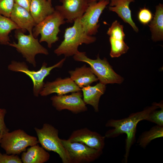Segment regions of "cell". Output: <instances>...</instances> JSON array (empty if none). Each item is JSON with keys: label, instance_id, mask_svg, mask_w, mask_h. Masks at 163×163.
Returning a JSON list of instances; mask_svg holds the SVG:
<instances>
[{"label": "cell", "instance_id": "cell-1", "mask_svg": "<svg viewBox=\"0 0 163 163\" xmlns=\"http://www.w3.org/2000/svg\"><path fill=\"white\" fill-rule=\"evenodd\" d=\"M159 108L154 103L152 106L148 107L142 111L132 113L126 118L119 120L110 119L106 123V126L113 128L106 132L104 136L105 138H115L123 134L126 135L124 155L125 163L127 162L130 148L135 142L138 123L142 120H147L150 113Z\"/></svg>", "mask_w": 163, "mask_h": 163}, {"label": "cell", "instance_id": "cell-2", "mask_svg": "<svg viewBox=\"0 0 163 163\" xmlns=\"http://www.w3.org/2000/svg\"><path fill=\"white\" fill-rule=\"evenodd\" d=\"M64 39L54 50L57 56L63 55L66 57L73 56L78 52V46L82 44H89L96 41L95 37L88 35L81 24L80 19L74 21L72 26L65 30Z\"/></svg>", "mask_w": 163, "mask_h": 163}, {"label": "cell", "instance_id": "cell-3", "mask_svg": "<svg viewBox=\"0 0 163 163\" xmlns=\"http://www.w3.org/2000/svg\"><path fill=\"white\" fill-rule=\"evenodd\" d=\"M76 61L85 62L90 66L93 73L99 82L107 85L109 84H121L123 78L117 74L113 70L107 59H101L98 55L95 59L88 57L85 52H78L73 57Z\"/></svg>", "mask_w": 163, "mask_h": 163}, {"label": "cell", "instance_id": "cell-4", "mask_svg": "<svg viewBox=\"0 0 163 163\" xmlns=\"http://www.w3.org/2000/svg\"><path fill=\"white\" fill-rule=\"evenodd\" d=\"M14 36L18 43H10L8 45L15 48L34 67L36 66L35 57L37 54H49L47 50L40 44L38 39L34 37L32 34L26 35L21 30L18 29L15 30Z\"/></svg>", "mask_w": 163, "mask_h": 163}, {"label": "cell", "instance_id": "cell-5", "mask_svg": "<svg viewBox=\"0 0 163 163\" xmlns=\"http://www.w3.org/2000/svg\"><path fill=\"white\" fill-rule=\"evenodd\" d=\"M65 19L60 13L55 10L52 14L36 24L33 29L32 34L36 38L40 34V43L46 42L48 47L50 48L59 40L57 36L60 31L59 27L66 23Z\"/></svg>", "mask_w": 163, "mask_h": 163}, {"label": "cell", "instance_id": "cell-6", "mask_svg": "<svg viewBox=\"0 0 163 163\" xmlns=\"http://www.w3.org/2000/svg\"><path fill=\"white\" fill-rule=\"evenodd\" d=\"M38 142L45 150L57 153L63 163H70L68 153L59 137V130L52 125L43 124L41 129L35 127Z\"/></svg>", "mask_w": 163, "mask_h": 163}, {"label": "cell", "instance_id": "cell-7", "mask_svg": "<svg viewBox=\"0 0 163 163\" xmlns=\"http://www.w3.org/2000/svg\"><path fill=\"white\" fill-rule=\"evenodd\" d=\"M66 59L63 58L55 65L47 67V64L43 63L40 69L35 71L29 69L28 67L24 62H20L13 60L8 66V69L15 72L24 73L29 77L33 84V93L35 97H38L42 90L45 83V78L50 74L51 71L54 69L62 67Z\"/></svg>", "mask_w": 163, "mask_h": 163}, {"label": "cell", "instance_id": "cell-8", "mask_svg": "<svg viewBox=\"0 0 163 163\" xmlns=\"http://www.w3.org/2000/svg\"><path fill=\"white\" fill-rule=\"evenodd\" d=\"M39 143L37 138L18 129L2 135L0 145L8 155H18L26 151V148Z\"/></svg>", "mask_w": 163, "mask_h": 163}, {"label": "cell", "instance_id": "cell-9", "mask_svg": "<svg viewBox=\"0 0 163 163\" xmlns=\"http://www.w3.org/2000/svg\"><path fill=\"white\" fill-rule=\"evenodd\" d=\"M70 158V163H89L98 158L102 153L100 151L91 148L79 142H71L68 139H61Z\"/></svg>", "mask_w": 163, "mask_h": 163}, {"label": "cell", "instance_id": "cell-10", "mask_svg": "<svg viewBox=\"0 0 163 163\" xmlns=\"http://www.w3.org/2000/svg\"><path fill=\"white\" fill-rule=\"evenodd\" d=\"M109 0H100L88 3V6L83 16L80 18L83 28L88 35L96 34L100 27L99 19Z\"/></svg>", "mask_w": 163, "mask_h": 163}, {"label": "cell", "instance_id": "cell-11", "mask_svg": "<svg viewBox=\"0 0 163 163\" xmlns=\"http://www.w3.org/2000/svg\"><path fill=\"white\" fill-rule=\"evenodd\" d=\"M50 100L53 106L59 111L67 110L78 114L88 110L81 91L72 92L69 95H54Z\"/></svg>", "mask_w": 163, "mask_h": 163}, {"label": "cell", "instance_id": "cell-12", "mask_svg": "<svg viewBox=\"0 0 163 163\" xmlns=\"http://www.w3.org/2000/svg\"><path fill=\"white\" fill-rule=\"evenodd\" d=\"M61 5L55 6V10L62 15L66 22L72 23L80 19L85 12L88 3L86 0H59Z\"/></svg>", "mask_w": 163, "mask_h": 163}, {"label": "cell", "instance_id": "cell-13", "mask_svg": "<svg viewBox=\"0 0 163 163\" xmlns=\"http://www.w3.org/2000/svg\"><path fill=\"white\" fill-rule=\"evenodd\" d=\"M105 138L97 132L84 128L74 131L68 139L71 142H81L91 148L102 151Z\"/></svg>", "mask_w": 163, "mask_h": 163}, {"label": "cell", "instance_id": "cell-14", "mask_svg": "<svg viewBox=\"0 0 163 163\" xmlns=\"http://www.w3.org/2000/svg\"><path fill=\"white\" fill-rule=\"evenodd\" d=\"M81 91V88L70 78H59L54 81L45 83L40 94L42 96H46L55 93L57 95H62Z\"/></svg>", "mask_w": 163, "mask_h": 163}, {"label": "cell", "instance_id": "cell-15", "mask_svg": "<svg viewBox=\"0 0 163 163\" xmlns=\"http://www.w3.org/2000/svg\"><path fill=\"white\" fill-rule=\"evenodd\" d=\"M10 18L23 33L28 31L29 34H32L36 24L27 9L15 3Z\"/></svg>", "mask_w": 163, "mask_h": 163}, {"label": "cell", "instance_id": "cell-16", "mask_svg": "<svg viewBox=\"0 0 163 163\" xmlns=\"http://www.w3.org/2000/svg\"><path fill=\"white\" fill-rule=\"evenodd\" d=\"M134 0H110L109 10L117 14L125 23L129 24L136 33L139 29L133 22L131 17V11L129 8L130 3Z\"/></svg>", "mask_w": 163, "mask_h": 163}, {"label": "cell", "instance_id": "cell-17", "mask_svg": "<svg viewBox=\"0 0 163 163\" xmlns=\"http://www.w3.org/2000/svg\"><path fill=\"white\" fill-rule=\"evenodd\" d=\"M70 78L80 88L90 85L98 80L90 67L84 65L69 71Z\"/></svg>", "mask_w": 163, "mask_h": 163}, {"label": "cell", "instance_id": "cell-18", "mask_svg": "<svg viewBox=\"0 0 163 163\" xmlns=\"http://www.w3.org/2000/svg\"><path fill=\"white\" fill-rule=\"evenodd\" d=\"M106 89V85L100 82L94 86L89 85L81 89L85 103L86 104L91 105L95 112L99 111L100 99L104 94Z\"/></svg>", "mask_w": 163, "mask_h": 163}, {"label": "cell", "instance_id": "cell-19", "mask_svg": "<svg viewBox=\"0 0 163 163\" xmlns=\"http://www.w3.org/2000/svg\"><path fill=\"white\" fill-rule=\"evenodd\" d=\"M55 10L52 3L47 0H31L29 12L37 24L52 14Z\"/></svg>", "mask_w": 163, "mask_h": 163}, {"label": "cell", "instance_id": "cell-20", "mask_svg": "<svg viewBox=\"0 0 163 163\" xmlns=\"http://www.w3.org/2000/svg\"><path fill=\"white\" fill-rule=\"evenodd\" d=\"M50 157V154L37 144L22 152L21 159L24 163H44L48 161Z\"/></svg>", "mask_w": 163, "mask_h": 163}, {"label": "cell", "instance_id": "cell-21", "mask_svg": "<svg viewBox=\"0 0 163 163\" xmlns=\"http://www.w3.org/2000/svg\"><path fill=\"white\" fill-rule=\"evenodd\" d=\"M149 26L153 41L163 40V5L159 3L156 6L155 15L150 22Z\"/></svg>", "mask_w": 163, "mask_h": 163}, {"label": "cell", "instance_id": "cell-22", "mask_svg": "<svg viewBox=\"0 0 163 163\" xmlns=\"http://www.w3.org/2000/svg\"><path fill=\"white\" fill-rule=\"evenodd\" d=\"M20 29L18 26L10 18L0 14V44L8 45L10 39L9 33L14 30Z\"/></svg>", "mask_w": 163, "mask_h": 163}, {"label": "cell", "instance_id": "cell-23", "mask_svg": "<svg viewBox=\"0 0 163 163\" xmlns=\"http://www.w3.org/2000/svg\"><path fill=\"white\" fill-rule=\"evenodd\" d=\"M163 136V126L156 125L149 130L143 133L139 137L137 143L141 147L145 148L153 140Z\"/></svg>", "mask_w": 163, "mask_h": 163}, {"label": "cell", "instance_id": "cell-24", "mask_svg": "<svg viewBox=\"0 0 163 163\" xmlns=\"http://www.w3.org/2000/svg\"><path fill=\"white\" fill-rule=\"evenodd\" d=\"M111 46L110 56L112 58L118 57L125 53L129 49L124 40L109 38Z\"/></svg>", "mask_w": 163, "mask_h": 163}, {"label": "cell", "instance_id": "cell-25", "mask_svg": "<svg viewBox=\"0 0 163 163\" xmlns=\"http://www.w3.org/2000/svg\"><path fill=\"white\" fill-rule=\"evenodd\" d=\"M161 108L159 110H155L149 114L147 121L155 123L157 125L163 126V106L162 104L155 103Z\"/></svg>", "mask_w": 163, "mask_h": 163}, {"label": "cell", "instance_id": "cell-26", "mask_svg": "<svg viewBox=\"0 0 163 163\" xmlns=\"http://www.w3.org/2000/svg\"><path fill=\"white\" fill-rule=\"evenodd\" d=\"M15 3L14 0H0V14L10 18Z\"/></svg>", "mask_w": 163, "mask_h": 163}, {"label": "cell", "instance_id": "cell-27", "mask_svg": "<svg viewBox=\"0 0 163 163\" xmlns=\"http://www.w3.org/2000/svg\"><path fill=\"white\" fill-rule=\"evenodd\" d=\"M138 17L139 21L141 23L146 25L150 23L152 20L153 15L151 11L144 7L140 9Z\"/></svg>", "mask_w": 163, "mask_h": 163}, {"label": "cell", "instance_id": "cell-28", "mask_svg": "<svg viewBox=\"0 0 163 163\" xmlns=\"http://www.w3.org/2000/svg\"><path fill=\"white\" fill-rule=\"evenodd\" d=\"M18 155L2 154L0 152V163H22Z\"/></svg>", "mask_w": 163, "mask_h": 163}, {"label": "cell", "instance_id": "cell-29", "mask_svg": "<svg viewBox=\"0 0 163 163\" xmlns=\"http://www.w3.org/2000/svg\"><path fill=\"white\" fill-rule=\"evenodd\" d=\"M6 113L5 109L0 108V134L2 135L9 131L5 122V117Z\"/></svg>", "mask_w": 163, "mask_h": 163}, {"label": "cell", "instance_id": "cell-30", "mask_svg": "<svg viewBox=\"0 0 163 163\" xmlns=\"http://www.w3.org/2000/svg\"><path fill=\"white\" fill-rule=\"evenodd\" d=\"M15 3L29 11L31 0H14Z\"/></svg>", "mask_w": 163, "mask_h": 163}, {"label": "cell", "instance_id": "cell-31", "mask_svg": "<svg viewBox=\"0 0 163 163\" xmlns=\"http://www.w3.org/2000/svg\"><path fill=\"white\" fill-rule=\"evenodd\" d=\"M88 3H90L92 2H97L100 0H86Z\"/></svg>", "mask_w": 163, "mask_h": 163}, {"label": "cell", "instance_id": "cell-32", "mask_svg": "<svg viewBox=\"0 0 163 163\" xmlns=\"http://www.w3.org/2000/svg\"><path fill=\"white\" fill-rule=\"evenodd\" d=\"M2 135L0 134V142L1 139L2 138Z\"/></svg>", "mask_w": 163, "mask_h": 163}, {"label": "cell", "instance_id": "cell-33", "mask_svg": "<svg viewBox=\"0 0 163 163\" xmlns=\"http://www.w3.org/2000/svg\"><path fill=\"white\" fill-rule=\"evenodd\" d=\"M48 1L52 3V0H47Z\"/></svg>", "mask_w": 163, "mask_h": 163}]
</instances>
